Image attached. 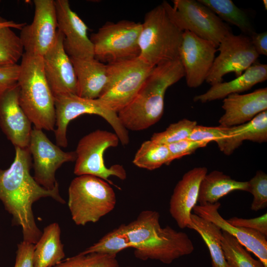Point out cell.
<instances>
[{
  "label": "cell",
  "mask_w": 267,
  "mask_h": 267,
  "mask_svg": "<svg viewBox=\"0 0 267 267\" xmlns=\"http://www.w3.org/2000/svg\"><path fill=\"white\" fill-rule=\"evenodd\" d=\"M15 155L10 166L0 168V200L11 215L12 223L22 228L23 241L35 244L42 232L36 223L33 204L41 198L50 197L64 204L59 184L52 189L40 185L30 173L32 156L28 148L15 147Z\"/></svg>",
  "instance_id": "obj_1"
},
{
  "label": "cell",
  "mask_w": 267,
  "mask_h": 267,
  "mask_svg": "<svg viewBox=\"0 0 267 267\" xmlns=\"http://www.w3.org/2000/svg\"><path fill=\"white\" fill-rule=\"evenodd\" d=\"M159 218L158 212L145 210L134 221L124 224L135 257L142 261L155 260L170 264L191 254L194 247L188 235L168 225L161 227Z\"/></svg>",
  "instance_id": "obj_2"
},
{
  "label": "cell",
  "mask_w": 267,
  "mask_h": 267,
  "mask_svg": "<svg viewBox=\"0 0 267 267\" xmlns=\"http://www.w3.org/2000/svg\"><path fill=\"white\" fill-rule=\"evenodd\" d=\"M184 77L179 58L154 67L133 100L117 113L123 126L138 131L158 122L163 114L166 90Z\"/></svg>",
  "instance_id": "obj_3"
},
{
  "label": "cell",
  "mask_w": 267,
  "mask_h": 267,
  "mask_svg": "<svg viewBox=\"0 0 267 267\" xmlns=\"http://www.w3.org/2000/svg\"><path fill=\"white\" fill-rule=\"evenodd\" d=\"M20 65V106L35 128L54 131V97L44 74L42 56L24 52Z\"/></svg>",
  "instance_id": "obj_4"
},
{
  "label": "cell",
  "mask_w": 267,
  "mask_h": 267,
  "mask_svg": "<svg viewBox=\"0 0 267 267\" xmlns=\"http://www.w3.org/2000/svg\"><path fill=\"white\" fill-rule=\"evenodd\" d=\"M183 32L162 2L146 13L141 23L139 58L152 67L179 58Z\"/></svg>",
  "instance_id": "obj_5"
},
{
  "label": "cell",
  "mask_w": 267,
  "mask_h": 267,
  "mask_svg": "<svg viewBox=\"0 0 267 267\" xmlns=\"http://www.w3.org/2000/svg\"><path fill=\"white\" fill-rule=\"evenodd\" d=\"M116 197L110 184L91 175L74 178L68 188V205L76 224L96 222L115 208Z\"/></svg>",
  "instance_id": "obj_6"
},
{
  "label": "cell",
  "mask_w": 267,
  "mask_h": 267,
  "mask_svg": "<svg viewBox=\"0 0 267 267\" xmlns=\"http://www.w3.org/2000/svg\"><path fill=\"white\" fill-rule=\"evenodd\" d=\"M107 82L98 98L117 113L135 97L154 68L135 58L107 64Z\"/></svg>",
  "instance_id": "obj_7"
},
{
  "label": "cell",
  "mask_w": 267,
  "mask_h": 267,
  "mask_svg": "<svg viewBox=\"0 0 267 267\" xmlns=\"http://www.w3.org/2000/svg\"><path fill=\"white\" fill-rule=\"evenodd\" d=\"M141 23L123 20L107 22L91 35L94 58L107 64L139 56Z\"/></svg>",
  "instance_id": "obj_8"
},
{
  "label": "cell",
  "mask_w": 267,
  "mask_h": 267,
  "mask_svg": "<svg viewBox=\"0 0 267 267\" xmlns=\"http://www.w3.org/2000/svg\"><path fill=\"white\" fill-rule=\"evenodd\" d=\"M56 114L54 134L58 146L68 145L67 129L69 122L83 114H95L104 119L112 127L123 145L130 141L128 130L121 123L116 112L107 107L98 98L87 99L67 93L54 96Z\"/></svg>",
  "instance_id": "obj_9"
},
{
  "label": "cell",
  "mask_w": 267,
  "mask_h": 267,
  "mask_svg": "<svg viewBox=\"0 0 267 267\" xmlns=\"http://www.w3.org/2000/svg\"><path fill=\"white\" fill-rule=\"evenodd\" d=\"M119 141L115 133L101 130H95L83 137L75 151L74 173L77 176H95L118 188L109 178L114 176L124 180L127 178L126 170L119 164L107 168L104 163L103 154L108 148L118 146Z\"/></svg>",
  "instance_id": "obj_10"
},
{
  "label": "cell",
  "mask_w": 267,
  "mask_h": 267,
  "mask_svg": "<svg viewBox=\"0 0 267 267\" xmlns=\"http://www.w3.org/2000/svg\"><path fill=\"white\" fill-rule=\"evenodd\" d=\"M168 14L182 31H189L218 46L231 32L229 26L208 7L195 0H174L173 6L163 1Z\"/></svg>",
  "instance_id": "obj_11"
},
{
  "label": "cell",
  "mask_w": 267,
  "mask_h": 267,
  "mask_svg": "<svg viewBox=\"0 0 267 267\" xmlns=\"http://www.w3.org/2000/svg\"><path fill=\"white\" fill-rule=\"evenodd\" d=\"M212 67L206 79L211 86L223 82L224 75L233 73L236 77L255 63L259 55L255 50L250 37L235 35L232 32L221 41Z\"/></svg>",
  "instance_id": "obj_12"
},
{
  "label": "cell",
  "mask_w": 267,
  "mask_h": 267,
  "mask_svg": "<svg viewBox=\"0 0 267 267\" xmlns=\"http://www.w3.org/2000/svg\"><path fill=\"white\" fill-rule=\"evenodd\" d=\"M33 157L35 180L47 189L58 183L55 172L63 164L75 161V151L65 152L53 144L42 130L32 129L28 146Z\"/></svg>",
  "instance_id": "obj_13"
},
{
  "label": "cell",
  "mask_w": 267,
  "mask_h": 267,
  "mask_svg": "<svg viewBox=\"0 0 267 267\" xmlns=\"http://www.w3.org/2000/svg\"><path fill=\"white\" fill-rule=\"evenodd\" d=\"M32 22L21 30L20 38L25 52L43 56L56 38L57 22L54 0H34Z\"/></svg>",
  "instance_id": "obj_14"
},
{
  "label": "cell",
  "mask_w": 267,
  "mask_h": 267,
  "mask_svg": "<svg viewBox=\"0 0 267 267\" xmlns=\"http://www.w3.org/2000/svg\"><path fill=\"white\" fill-rule=\"evenodd\" d=\"M213 42L184 31L179 49V59L188 87L196 88L206 81L217 50Z\"/></svg>",
  "instance_id": "obj_15"
},
{
  "label": "cell",
  "mask_w": 267,
  "mask_h": 267,
  "mask_svg": "<svg viewBox=\"0 0 267 267\" xmlns=\"http://www.w3.org/2000/svg\"><path fill=\"white\" fill-rule=\"evenodd\" d=\"M58 30L63 35V47L70 57L94 58L88 27L72 10L67 0H54Z\"/></svg>",
  "instance_id": "obj_16"
},
{
  "label": "cell",
  "mask_w": 267,
  "mask_h": 267,
  "mask_svg": "<svg viewBox=\"0 0 267 267\" xmlns=\"http://www.w3.org/2000/svg\"><path fill=\"white\" fill-rule=\"evenodd\" d=\"M63 42V35L58 30L55 42L42 57L44 74L54 96L67 93L77 95L74 68Z\"/></svg>",
  "instance_id": "obj_17"
},
{
  "label": "cell",
  "mask_w": 267,
  "mask_h": 267,
  "mask_svg": "<svg viewBox=\"0 0 267 267\" xmlns=\"http://www.w3.org/2000/svg\"><path fill=\"white\" fill-rule=\"evenodd\" d=\"M17 83L0 93V127L14 147L28 148L32 123L19 102Z\"/></svg>",
  "instance_id": "obj_18"
},
{
  "label": "cell",
  "mask_w": 267,
  "mask_h": 267,
  "mask_svg": "<svg viewBox=\"0 0 267 267\" xmlns=\"http://www.w3.org/2000/svg\"><path fill=\"white\" fill-rule=\"evenodd\" d=\"M207 172L205 167L193 168L184 174L174 189L169 212L180 228L192 224L191 211L197 205L200 183Z\"/></svg>",
  "instance_id": "obj_19"
},
{
  "label": "cell",
  "mask_w": 267,
  "mask_h": 267,
  "mask_svg": "<svg viewBox=\"0 0 267 267\" xmlns=\"http://www.w3.org/2000/svg\"><path fill=\"white\" fill-rule=\"evenodd\" d=\"M221 203H207L204 205H196L192 210L194 214L206 219L234 237L239 242L253 253L267 267V237L260 232L251 229L231 225L220 214Z\"/></svg>",
  "instance_id": "obj_20"
},
{
  "label": "cell",
  "mask_w": 267,
  "mask_h": 267,
  "mask_svg": "<svg viewBox=\"0 0 267 267\" xmlns=\"http://www.w3.org/2000/svg\"><path fill=\"white\" fill-rule=\"evenodd\" d=\"M222 108L224 112L219 121L220 126L230 127L248 122L267 110V88L247 94H230L223 98Z\"/></svg>",
  "instance_id": "obj_21"
},
{
  "label": "cell",
  "mask_w": 267,
  "mask_h": 267,
  "mask_svg": "<svg viewBox=\"0 0 267 267\" xmlns=\"http://www.w3.org/2000/svg\"><path fill=\"white\" fill-rule=\"evenodd\" d=\"M70 58L77 78V95L87 99L98 98L107 84V64L94 58Z\"/></svg>",
  "instance_id": "obj_22"
},
{
  "label": "cell",
  "mask_w": 267,
  "mask_h": 267,
  "mask_svg": "<svg viewBox=\"0 0 267 267\" xmlns=\"http://www.w3.org/2000/svg\"><path fill=\"white\" fill-rule=\"evenodd\" d=\"M267 79V65L256 62L240 76L231 81L211 86L205 93L194 96L193 100L206 103L223 99L230 94L239 93L248 90Z\"/></svg>",
  "instance_id": "obj_23"
},
{
  "label": "cell",
  "mask_w": 267,
  "mask_h": 267,
  "mask_svg": "<svg viewBox=\"0 0 267 267\" xmlns=\"http://www.w3.org/2000/svg\"><path fill=\"white\" fill-rule=\"evenodd\" d=\"M226 136L217 141L220 150L229 155L245 140L259 143L267 141V110L250 121L230 127H224Z\"/></svg>",
  "instance_id": "obj_24"
},
{
  "label": "cell",
  "mask_w": 267,
  "mask_h": 267,
  "mask_svg": "<svg viewBox=\"0 0 267 267\" xmlns=\"http://www.w3.org/2000/svg\"><path fill=\"white\" fill-rule=\"evenodd\" d=\"M248 181H237L219 171L207 174L202 179L197 202L199 205L213 204L222 197L235 190L248 192Z\"/></svg>",
  "instance_id": "obj_25"
},
{
  "label": "cell",
  "mask_w": 267,
  "mask_h": 267,
  "mask_svg": "<svg viewBox=\"0 0 267 267\" xmlns=\"http://www.w3.org/2000/svg\"><path fill=\"white\" fill-rule=\"evenodd\" d=\"M61 230L56 222L46 226L38 242L33 253L34 267H53L65 258L60 239Z\"/></svg>",
  "instance_id": "obj_26"
},
{
  "label": "cell",
  "mask_w": 267,
  "mask_h": 267,
  "mask_svg": "<svg viewBox=\"0 0 267 267\" xmlns=\"http://www.w3.org/2000/svg\"><path fill=\"white\" fill-rule=\"evenodd\" d=\"M192 224L189 227L197 232L210 252L212 267H229L221 245L222 230L212 222L195 214L190 216Z\"/></svg>",
  "instance_id": "obj_27"
},
{
  "label": "cell",
  "mask_w": 267,
  "mask_h": 267,
  "mask_svg": "<svg viewBox=\"0 0 267 267\" xmlns=\"http://www.w3.org/2000/svg\"><path fill=\"white\" fill-rule=\"evenodd\" d=\"M208 7L221 20L237 27L243 33L251 36L256 32L247 15L231 0H198Z\"/></svg>",
  "instance_id": "obj_28"
},
{
  "label": "cell",
  "mask_w": 267,
  "mask_h": 267,
  "mask_svg": "<svg viewBox=\"0 0 267 267\" xmlns=\"http://www.w3.org/2000/svg\"><path fill=\"white\" fill-rule=\"evenodd\" d=\"M171 163V155L167 145L151 139L141 144L133 160L135 166L148 170H153Z\"/></svg>",
  "instance_id": "obj_29"
},
{
  "label": "cell",
  "mask_w": 267,
  "mask_h": 267,
  "mask_svg": "<svg viewBox=\"0 0 267 267\" xmlns=\"http://www.w3.org/2000/svg\"><path fill=\"white\" fill-rule=\"evenodd\" d=\"M221 245L229 267H266L259 260L254 259L239 241L222 231Z\"/></svg>",
  "instance_id": "obj_30"
},
{
  "label": "cell",
  "mask_w": 267,
  "mask_h": 267,
  "mask_svg": "<svg viewBox=\"0 0 267 267\" xmlns=\"http://www.w3.org/2000/svg\"><path fill=\"white\" fill-rule=\"evenodd\" d=\"M128 248H130V245L123 224L80 253H98L116 256L117 253Z\"/></svg>",
  "instance_id": "obj_31"
},
{
  "label": "cell",
  "mask_w": 267,
  "mask_h": 267,
  "mask_svg": "<svg viewBox=\"0 0 267 267\" xmlns=\"http://www.w3.org/2000/svg\"><path fill=\"white\" fill-rule=\"evenodd\" d=\"M24 50L20 37L11 28H0V65L17 64Z\"/></svg>",
  "instance_id": "obj_32"
},
{
  "label": "cell",
  "mask_w": 267,
  "mask_h": 267,
  "mask_svg": "<svg viewBox=\"0 0 267 267\" xmlns=\"http://www.w3.org/2000/svg\"><path fill=\"white\" fill-rule=\"evenodd\" d=\"M53 267H119L116 256L92 253L63 260Z\"/></svg>",
  "instance_id": "obj_33"
},
{
  "label": "cell",
  "mask_w": 267,
  "mask_h": 267,
  "mask_svg": "<svg viewBox=\"0 0 267 267\" xmlns=\"http://www.w3.org/2000/svg\"><path fill=\"white\" fill-rule=\"evenodd\" d=\"M197 125L195 121L183 119L170 125L164 131L154 133L150 139L157 143L168 145L187 139Z\"/></svg>",
  "instance_id": "obj_34"
},
{
  "label": "cell",
  "mask_w": 267,
  "mask_h": 267,
  "mask_svg": "<svg viewBox=\"0 0 267 267\" xmlns=\"http://www.w3.org/2000/svg\"><path fill=\"white\" fill-rule=\"evenodd\" d=\"M248 192L253 197L251 209L258 211L267 207V175L262 171H258L249 181Z\"/></svg>",
  "instance_id": "obj_35"
},
{
  "label": "cell",
  "mask_w": 267,
  "mask_h": 267,
  "mask_svg": "<svg viewBox=\"0 0 267 267\" xmlns=\"http://www.w3.org/2000/svg\"><path fill=\"white\" fill-rule=\"evenodd\" d=\"M226 136L225 128L218 127H206L196 125L188 139L200 141H215Z\"/></svg>",
  "instance_id": "obj_36"
},
{
  "label": "cell",
  "mask_w": 267,
  "mask_h": 267,
  "mask_svg": "<svg viewBox=\"0 0 267 267\" xmlns=\"http://www.w3.org/2000/svg\"><path fill=\"white\" fill-rule=\"evenodd\" d=\"M209 142L185 139L167 145L171 155V162L189 155L197 149L207 146Z\"/></svg>",
  "instance_id": "obj_37"
},
{
  "label": "cell",
  "mask_w": 267,
  "mask_h": 267,
  "mask_svg": "<svg viewBox=\"0 0 267 267\" xmlns=\"http://www.w3.org/2000/svg\"><path fill=\"white\" fill-rule=\"evenodd\" d=\"M231 225L256 230L267 236V214L255 218L246 219L236 217L226 220Z\"/></svg>",
  "instance_id": "obj_38"
},
{
  "label": "cell",
  "mask_w": 267,
  "mask_h": 267,
  "mask_svg": "<svg viewBox=\"0 0 267 267\" xmlns=\"http://www.w3.org/2000/svg\"><path fill=\"white\" fill-rule=\"evenodd\" d=\"M20 65H0V93L17 83Z\"/></svg>",
  "instance_id": "obj_39"
},
{
  "label": "cell",
  "mask_w": 267,
  "mask_h": 267,
  "mask_svg": "<svg viewBox=\"0 0 267 267\" xmlns=\"http://www.w3.org/2000/svg\"><path fill=\"white\" fill-rule=\"evenodd\" d=\"M35 244L22 241L17 245L14 267H34L33 253Z\"/></svg>",
  "instance_id": "obj_40"
},
{
  "label": "cell",
  "mask_w": 267,
  "mask_h": 267,
  "mask_svg": "<svg viewBox=\"0 0 267 267\" xmlns=\"http://www.w3.org/2000/svg\"><path fill=\"white\" fill-rule=\"evenodd\" d=\"M252 44L258 54L267 55V33L256 32L250 36Z\"/></svg>",
  "instance_id": "obj_41"
},
{
  "label": "cell",
  "mask_w": 267,
  "mask_h": 267,
  "mask_svg": "<svg viewBox=\"0 0 267 267\" xmlns=\"http://www.w3.org/2000/svg\"><path fill=\"white\" fill-rule=\"evenodd\" d=\"M25 23H18L12 21H0V28L9 27L11 28H15L21 30L26 25Z\"/></svg>",
  "instance_id": "obj_42"
},
{
  "label": "cell",
  "mask_w": 267,
  "mask_h": 267,
  "mask_svg": "<svg viewBox=\"0 0 267 267\" xmlns=\"http://www.w3.org/2000/svg\"><path fill=\"white\" fill-rule=\"evenodd\" d=\"M263 4H264V7L265 8L266 10L267 9V0H263Z\"/></svg>",
  "instance_id": "obj_43"
},
{
  "label": "cell",
  "mask_w": 267,
  "mask_h": 267,
  "mask_svg": "<svg viewBox=\"0 0 267 267\" xmlns=\"http://www.w3.org/2000/svg\"></svg>",
  "instance_id": "obj_44"
}]
</instances>
